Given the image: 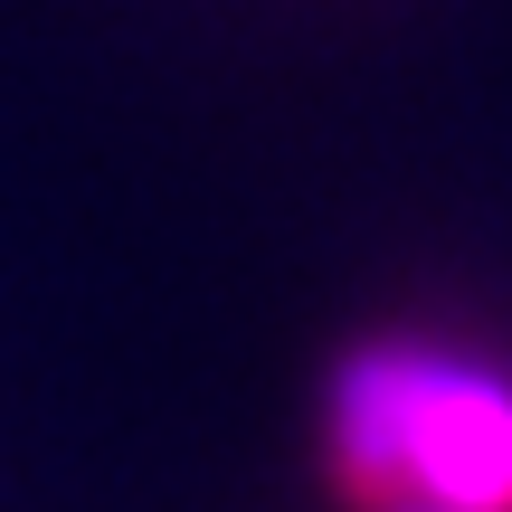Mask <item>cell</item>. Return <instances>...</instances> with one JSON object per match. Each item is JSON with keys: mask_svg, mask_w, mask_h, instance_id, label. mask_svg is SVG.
Wrapping results in <instances>:
<instances>
[{"mask_svg": "<svg viewBox=\"0 0 512 512\" xmlns=\"http://www.w3.org/2000/svg\"><path fill=\"white\" fill-rule=\"evenodd\" d=\"M332 475L380 512H512V380L437 342H380L332 380Z\"/></svg>", "mask_w": 512, "mask_h": 512, "instance_id": "6da1fadb", "label": "cell"}]
</instances>
